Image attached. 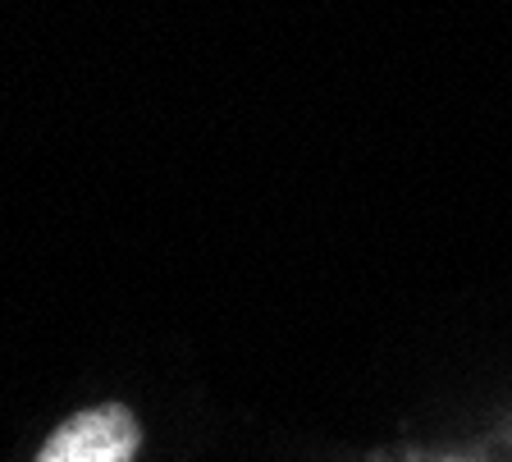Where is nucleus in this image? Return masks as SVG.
<instances>
[{"instance_id":"1","label":"nucleus","mask_w":512,"mask_h":462,"mask_svg":"<svg viewBox=\"0 0 512 462\" xmlns=\"http://www.w3.org/2000/svg\"><path fill=\"white\" fill-rule=\"evenodd\" d=\"M142 444V430L133 412L119 403L74 412L55 426V435L42 444L37 462H128Z\"/></svg>"}]
</instances>
